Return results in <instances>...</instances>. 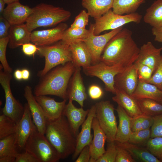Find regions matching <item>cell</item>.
I'll list each match as a JSON object with an SVG mask.
<instances>
[{
    "label": "cell",
    "instance_id": "6da1fadb",
    "mask_svg": "<svg viewBox=\"0 0 162 162\" xmlns=\"http://www.w3.org/2000/svg\"><path fill=\"white\" fill-rule=\"evenodd\" d=\"M140 50L133 38L132 32L127 28L122 29L108 42L100 61L108 65L125 69L135 63Z\"/></svg>",
    "mask_w": 162,
    "mask_h": 162
},
{
    "label": "cell",
    "instance_id": "7a4b0ae2",
    "mask_svg": "<svg viewBox=\"0 0 162 162\" xmlns=\"http://www.w3.org/2000/svg\"><path fill=\"white\" fill-rule=\"evenodd\" d=\"M76 68L69 62L52 69L40 78L34 89V96L51 95L67 100L68 83Z\"/></svg>",
    "mask_w": 162,
    "mask_h": 162
},
{
    "label": "cell",
    "instance_id": "3957f363",
    "mask_svg": "<svg viewBox=\"0 0 162 162\" xmlns=\"http://www.w3.org/2000/svg\"><path fill=\"white\" fill-rule=\"evenodd\" d=\"M46 137L60 155L61 159L73 154L76 146L74 135L66 117L62 115L54 120L46 119Z\"/></svg>",
    "mask_w": 162,
    "mask_h": 162
},
{
    "label": "cell",
    "instance_id": "277c9868",
    "mask_svg": "<svg viewBox=\"0 0 162 162\" xmlns=\"http://www.w3.org/2000/svg\"><path fill=\"white\" fill-rule=\"evenodd\" d=\"M32 8L26 22L31 32L38 27H52L64 22L71 16L69 11L45 3L39 4Z\"/></svg>",
    "mask_w": 162,
    "mask_h": 162
},
{
    "label": "cell",
    "instance_id": "5b68a950",
    "mask_svg": "<svg viewBox=\"0 0 162 162\" xmlns=\"http://www.w3.org/2000/svg\"><path fill=\"white\" fill-rule=\"evenodd\" d=\"M38 48V55L44 57L45 60L43 68L37 73V75L40 78L55 67L73 61L69 45L62 40L50 45Z\"/></svg>",
    "mask_w": 162,
    "mask_h": 162
},
{
    "label": "cell",
    "instance_id": "8992f818",
    "mask_svg": "<svg viewBox=\"0 0 162 162\" xmlns=\"http://www.w3.org/2000/svg\"><path fill=\"white\" fill-rule=\"evenodd\" d=\"M26 150L39 162H57L61 159L60 154L47 139L35 126L25 146Z\"/></svg>",
    "mask_w": 162,
    "mask_h": 162
},
{
    "label": "cell",
    "instance_id": "52a82bcc",
    "mask_svg": "<svg viewBox=\"0 0 162 162\" xmlns=\"http://www.w3.org/2000/svg\"><path fill=\"white\" fill-rule=\"evenodd\" d=\"M142 19V16L136 12L121 15L114 13L111 9L102 16L94 19V34L98 35L104 31L114 30L131 22L138 23Z\"/></svg>",
    "mask_w": 162,
    "mask_h": 162
},
{
    "label": "cell",
    "instance_id": "ba28073f",
    "mask_svg": "<svg viewBox=\"0 0 162 162\" xmlns=\"http://www.w3.org/2000/svg\"><path fill=\"white\" fill-rule=\"evenodd\" d=\"M0 70V83L5 97V105L2 109V114L17 124L23 116L24 106L13 95L10 86L12 78L11 73L2 69Z\"/></svg>",
    "mask_w": 162,
    "mask_h": 162
},
{
    "label": "cell",
    "instance_id": "9c48e42d",
    "mask_svg": "<svg viewBox=\"0 0 162 162\" xmlns=\"http://www.w3.org/2000/svg\"><path fill=\"white\" fill-rule=\"evenodd\" d=\"M95 117L105 133L107 142L114 141L117 126L113 105L108 100L101 101L95 105Z\"/></svg>",
    "mask_w": 162,
    "mask_h": 162
},
{
    "label": "cell",
    "instance_id": "30bf717a",
    "mask_svg": "<svg viewBox=\"0 0 162 162\" xmlns=\"http://www.w3.org/2000/svg\"><path fill=\"white\" fill-rule=\"evenodd\" d=\"M124 69L118 66L107 65L101 61L83 68L86 75L96 77L100 79L104 84L106 91L114 94L116 93L115 76Z\"/></svg>",
    "mask_w": 162,
    "mask_h": 162
},
{
    "label": "cell",
    "instance_id": "8fae6325",
    "mask_svg": "<svg viewBox=\"0 0 162 162\" xmlns=\"http://www.w3.org/2000/svg\"><path fill=\"white\" fill-rule=\"evenodd\" d=\"M89 28L90 32L89 35L82 41L90 53L92 58V64H94L100 61V56L108 42L123 28L122 27L103 34L96 35L94 34V24H90Z\"/></svg>",
    "mask_w": 162,
    "mask_h": 162
},
{
    "label": "cell",
    "instance_id": "7c38bea8",
    "mask_svg": "<svg viewBox=\"0 0 162 162\" xmlns=\"http://www.w3.org/2000/svg\"><path fill=\"white\" fill-rule=\"evenodd\" d=\"M68 27L67 24L62 22L52 28L34 31L31 32V42L38 46L52 44L62 40Z\"/></svg>",
    "mask_w": 162,
    "mask_h": 162
},
{
    "label": "cell",
    "instance_id": "4fadbf2b",
    "mask_svg": "<svg viewBox=\"0 0 162 162\" xmlns=\"http://www.w3.org/2000/svg\"><path fill=\"white\" fill-rule=\"evenodd\" d=\"M139 81L138 68L135 63L119 72L114 78L115 88L132 95Z\"/></svg>",
    "mask_w": 162,
    "mask_h": 162
},
{
    "label": "cell",
    "instance_id": "5bb4252c",
    "mask_svg": "<svg viewBox=\"0 0 162 162\" xmlns=\"http://www.w3.org/2000/svg\"><path fill=\"white\" fill-rule=\"evenodd\" d=\"M23 116L17 124L15 133L16 145L17 150L24 151L25 144L35 126L28 106L26 103L24 105Z\"/></svg>",
    "mask_w": 162,
    "mask_h": 162
},
{
    "label": "cell",
    "instance_id": "9a60e30c",
    "mask_svg": "<svg viewBox=\"0 0 162 162\" xmlns=\"http://www.w3.org/2000/svg\"><path fill=\"white\" fill-rule=\"evenodd\" d=\"M96 108L92 105L86 119L82 125L81 129L76 137V146L75 151L72 155V159H76L83 148L86 146H89L92 141L93 135L91 134L92 121L95 116Z\"/></svg>",
    "mask_w": 162,
    "mask_h": 162
},
{
    "label": "cell",
    "instance_id": "2e32d148",
    "mask_svg": "<svg viewBox=\"0 0 162 162\" xmlns=\"http://www.w3.org/2000/svg\"><path fill=\"white\" fill-rule=\"evenodd\" d=\"M24 90V96L27 100L33 122L38 131L40 133L45 134L46 118L42 110L32 93L31 87L27 85L25 87Z\"/></svg>",
    "mask_w": 162,
    "mask_h": 162
},
{
    "label": "cell",
    "instance_id": "e0dca14e",
    "mask_svg": "<svg viewBox=\"0 0 162 162\" xmlns=\"http://www.w3.org/2000/svg\"><path fill=\"white\" fill-rule=\"evenodd\" d=\"M32 10V8L16 1L8 4L2 15L11 25L21 24L26 22Z\"/></svg>",
    "mask_w": 162,
    "mask_h": 162
},
{
    "label": "cell",
    "instance_id": "ac0fdd59",
    "mask_svg": "<svg viewBox=\"0 0 162 162\" xmlns=\"http://www.w3.org/2000/svg\"><path fill=\"white\" fill-rule=\"evenodd\" d=\"M35 98L41 107L46 119L54 120L63 114L67 100L57 102L53 98L46 95L35 96Z\"/></svg>",
    "mask_w": 162,
    "mask_h": 162
},
{
    "label": "cell",
    "instance_id": "d6986e66",
    "mask_svg": "<svg viewBox=\"0 0 162 162\" xmlns=\"http://www.w3.org/2000/svg\"><path fill=\"white\" fill-rule=\"evenodd\" d=\"M72 101L69 99V102L66 105L62 115L67 118L71 130L76 137L79 133V128L86 120L89 109L85 110L82 107H76Z\"/></svg>",
    "mask_w": 162,
    "mask_h": 162
},
{
    "label": "cell",
    "instance_id": "ffe728a7",
    "mask_svg": "<svg viewBox=\"0 0 162 162\" xmlns=\"http://www.w3.org/2000/svg\"><path fill=\"white\" fill-rule=\"evenodd\" d=\"M92 129L93 131V137L89 145L91 158L89 162H96L106 151L105 143L106 137L95 116L92 121Z\"/></svg>",
    "mask_w": 162,
    "mask_h": 162
},
{
    "label": "cell",
    "instance_id": "44dd1931",
    "mask_svg": "<svg viewBox=\"0 0 162 162\" xmlns=\"http://www.w3.org/2000/svg\"><path fill=\"white\" fill-rule=\"evenodd\" d=\"M162 50V47L156 48L151 42H148L140 48L138 56L135 63L148 66L154 72L161 60Z\"/></svg>",
    "mask_w": 162,
    "mask_h": 162
},
{
    "label": "cell",
    "instance_id": "7402d4cb",
    "mask_svg": "<svg viewBox=\"0 0 162 162\" xmlns=\"http://www.w3.org/2000/svg\"><path fill=\"white\" fill-rule=\"evenodd\" d=\"M81 68L76 67L72 75L70 87L68 90V98L76 101L82 107L87 95L81 73Z\"/></svg>",
    "mask_w": 162,
    "mask_h": 162
},
{
    "label": "cell",
    "instance_id": "603a6c76",
    "mask_svg": "<svg viewBox=\"0 0 162 162\" xmlns=\"http://www.w3.org/2000/svg\"><path fill=\"white\" fill-rule=\"evenodd\" d=\"M73 59L72 62L76 67H88L92 64L90 53L86 44L82 40H77L69 45Z\"/></svg>",
    "mask_w": 162,
    "mask_h": 162
},
{
    "label": "cell",
    "instance_id": "cb8c5ba5",
    "mask_svg": "<svg viewBox=\"0 0 162 162\" xmlns=\"http://www.w3.org/2000/svg\"><path fill=\"white\" fill-rule=\"evenodd\" d=\"M116 88L115 95L112 98L113 101L122 107L132 118L141 115L142 113L137 100L132 95Z\"/></svg>",
    "mask_w": 162,
    "mask_h": 162
},
{
    "label": "cell",
    "instance_id": "d4e9b609",
    "mask_svg": "<svg viewBox=\"0 0 162 162\" xmlns=\"http://www.w3.org/2000/svg\"><path fill=\"white\" fill-rule=\"evenodd\" d=\"M31 32L28 29L26 23L12 25L9 32V47L14 49L31 42Z\"/></svg>",
    "mask_w": 162,
    "mask_h": 162
},
{
    "label": "cell",
    "instance_id": "484cf974",
    "mask_svg": "<svg viewBox=\"0 0 162 162\" xmlns=\"http://www.w3.org/2000/svg\"><path fill=\"white\" fill-rule=\"evenodd\" d=\"M116 110L119 118V124L117 127L115 141L120 142L128 141L132 132L131 128L132 118L119 106Z\"/></svg>",
    "mask_w": 162,
    "mask_h": 162
},
{
    "label": "cell",
    "instance_id": "4316f807",
    "mask_svg": "<svg viewBox=\"0 0 162 162\" xmlns=\"http://www.w3.org/2000/svg\"><path fill=\"white\" fill-rule=\"evenodd\" d=\"M132 95L136 99L147 98L162 102V90L155 85L142 80H139Z\"/></svg>",
    "mask_w": 162,
    "mask_h": 162
},
{
    "label": "cell",
    "instance_id": "83f0119b",
    "mask_svg": "<svg viewBox=\"0 0 162 162\" xmlns=\"http://www.w3.org/2000/svg\"><path fill=\"white\" fill-rule=\"evenodd\" d=\"M115 142L126 149L135 160L143 162H161L145 147L133 144L128 141L120 142L115 141Z\"/></svg>",
    "mask_w": 162,
    "mask_h": 162
},
{
    "label": "cell",
    "instance_id": "f1b7e54d",
    "mask_svg": "<svg viewBox=\"0 0 162 162\" xmlns=\"http://www.w3.org/2000/svg\"><path fill=\"white\" fill-rule=\"evenodd\" d=\"M113 0H82V6L89 16L94 19L100 17L112 8Z\"/></svg>",
    "mask_w": 162,
    "mask_h": 162
},
{
    "label": "cell",
    "instance_id": "f546056e",
    "mask_svg": "<svg viewBox=\"0 0 162 162\" xmlns=\"http://www.w3.org/2000/svg\"><path fill=\"white\" fill-rule=\"evenodd\" d=\"M143 20L152 27L162 26V0H156L146 10Z\"/></svg>",
    "mask_w": 162,
    "mask_h": 162
},
{
    "label": "cell",
    "instance_id": "4dcf8cb0",
    "mask_svg": "<svg viewBox=\"0 0 162 162\" xmlns=\"http://www.w3.org/2000/svg\"><path fill=\"white\" fill-rule=\"evenodd\" d=\"M145 0H113L112 11L121 15L128 14L135 12Z\"/></svg>",
    "mask_w": 162,
    "mask_h": 162
},
{
    "label": "cell",
    "instance_id": "1f68e13d",
    "mask_svg": "<svg viewBox=\"0 0 162 162\" xmlns=\"http://www.w3.org/2000/svg\"><path fill=\"white\" fill-rule=\"evenodd\" d=\"M19 152L16 145L15 133L0 140V158L7 157L16 158Z\"/></svg>",
    "mask_w": 162,
    "mask_h": 162
},
{
    "label": "cell",
    "instance_id": "d6a6232c",
    "mask_svg": "<svg viewBox=\"0 0 162 162\" xmlns=\"http://www.w3.org/2000/svg\"><path fill=\"white\" fill-rule=\"evenodd\" d=\"M136 100L143 114L153 117L162 114V102L147 98Z\"/></svg>",
    "mask_w": 162,
    "mask_h": 162
},
{
    "label": "cell",
    "instance_id": "836d02e7",
    "mask_svg": "<svg viewBox=\"0 0 162 162\" xmlns=\"http://www.w3.org/2000/svg\"><path fill=\"white\" fill-rule=\"evenodd\" d=\"M90 32V28L75 29L70 27L68 28L64 31L61 40L69 45L71 43L77 40H83L89 35Z\"/></svg>",
    "mask_w": 162,
    "mask_h": 162
},
{
    "label": "cell",
    "instance_id": "e575fe53",
    "mask_svg": "<svg viewBox=\"0 0 162 162\" xmlns=\"http://www.w3.org/2000/svg\"><path fill=\"white\" fill-rule=\"evenodd\" d=\"M154 117L143 114L132 118L131 128L132 132L150 128L153 124Z\"/></svg>",
    "mask_w": 162,
    "mask_h": 162
},
{
    "label": "cell",
    "instance_id": "d590c367",
    "mask_svg": "<svg viewBox=\"0 0 162 162\" xmlns=\"http://www.w3.org/2000/svg\"><path fill=\"white\" fill-rule=\"evenodd\" d=\"M17 124L2 114L0 116V139L15 133Z\"/></svg>",
    "mask_w": 162,
    "mask_h": 162
},
{
    "label": "cell",
    "instance_id": "8d00e7d4",
    "mask_svg": "<svg viewBox=\"0 0 162 162\" xmlns=\"http://www.w3.org/2000/svg\"><path fill=\"white\" fill-rule=\"evenodd\" d=\"M151 137V130L150 128L132 132L128 142L133 144L145 147Z\"/></svg>",
    "mask_w": 162,
    "mask_h": 162
},
{
    "label": "cell",
    "instance_id": "74e56055",
    "mask_svg": "<svg viewBox=\"0 0 162 162\" xmlns=\"http://www.w3.org/2000/svg\"><path fill=\"white\" fill-rule=\"evenodd\" d=\"M145 147L152 154L162 162V137L150 138Z\"/></svg>",
    "mask_w": 162,
    "mask_h": 162
},
{
    "label": "cell",
    "instance_id": "f35d334b",
    "mask_svg": "<svg viewBox=\"0 0 162 162\" xmlns=\"http://www.w3.org/2000/svg\"><path fill=\"white\" fill-rule=\"evenodd\" d=\"M9 41V36L0 38V61L3 70L11 73L12 68L10 66L7 60L6 51Z\"/></svg>",
    "mask_w": 162,
    "mask_h": 162
},
{
    "label": "cell",
    "instance_id": "ab89813d",
    "mask_svg": "<svg viewBox=\"0 0 162 162\" xmlns=\"http://www.w3.org/2000/svg\"><path fill=\"white\" fill-rule=\"evenodd\" d=\"M106 150L96 162H115L117 154L115 141L107 142Z\"/></svg>",
    "mask_w": 162,
    "mask_h": 162
},
{
    "label": "cell",
    "instance_id": "60d3db41",
    "mask_svg": "<svg viewBox=\"0 0 162 162\" xmlns=\"http://www.w3.org/2000/svg\"><path fill=\"white\" fill-rule=\"evenodd\" d=\"M89 15L85 10H82L76 17L70 27L75 29H86L88 22Z\"/></svg>",
    "mask_w": 162,
    "mask_h": 162
},
{
    "label": "cell",
    "instance_id": "b9f144b4",
    "mask_svg": "<svg viewBox=\"0 0 162 162\" xmlns=\"http://www.w3.org/2000/svg\"><path fill=\"white\" fill-rule=\"evenodd\" d=\"M146 82L155 85L162 90V55L159 64L151 77Z\"/></svg>",
    "mask_w": 162,
    "mask_h": 162
},
{
    "label": "cell",
    "instance_id": "7bdbcfd3",
    "mask_svg": "<svg viewBox=\"0 0 162 162\" xmlns=\"http://www.w3.org/2000/svg\"><path fill=\"white\" fill-rule=\"evenodd\" d=\"M134 63L137 66L139 80L145 82L149 80L154 72L152 69L145 64Z\"/></svg>",
    "mask_w": 162,
    "mask_h": 162
},
{
    "label": "cell",
    "instance_id": "ee69618b",
    "mask_svg": "<svg viewBox=\"0 0 162 162\" xmlns=\"http://www.w3.org/2000/svg\"><path fill=\"white\" fill-rule=\"evenodd\" d=\"M116 144L117 154L115 162H135L136 160L125 149Z\"/></svg>",
    "mask_w": 162,
    "mask_h": 162
},
{
    "label": "cell",
    "instance_id": "f6af8a7d",
    "mask_svg": "<svg viewBox=\"0 0 162 162\" xmlns=\"http://www.w3.org/2000/svg\"><path fill=\"white\" fill-rule=\"evenodd\" d=\"M153 117L154 121L151 129V138L162 137V114Z\"/></svg>",
    "mask_w": 162,
    "mask_h": 162
},
{
    "label": "cell",
    "instance_id": "bcb514c9",
    "mask_svg": "<svg viewBox=\"0 0 162 162\" xmlns=\"http://www.w3.org/2000/svg\"><path fill=\"white\" fill-rule=\"evenodd\" d=\"M15 162H39V161L29 152L24 150L17 154L16 157Z\"/></svg>",
    "mask_w": 162,
    "mask_h": 162
},
{
    "label": "cell",
    "instance_id": "7dc6e473",
    "mask_svg": "<svg viewBox=\"0 0 162 162\" xmlns=\"http://www.w3.org/2000/svg\"><path fill=\"white\" fill-rule=\"evenodd\" d=\"M11 25L2 15L0 16V38L8 36Z\"/></svg>",
    "mask_w": 162,
    "mask_h": 162
},
{
    "label": "cell",
    "instance_id": "c3c4849f",
    "mask_svg": "<svg viewBox=\"0 0 162 162\" xmlns=\"http://www.w3.org/2000/svg\"><path fill=\"white\" fill-rule=\"evenodd\" d=\"M88 93L90 97L94 100L100 99L103 94V92L101 88L96 85H92L89 87Z\"/></svg>",
    "mask_w": 162,
    "mask_h": 162
},
{
    "label": "cell",
    "instance_id": "681fc988",
    "mask_svg": "<svg viewBox=\"0 0 162 162\" xmlns=\"http://www.w3.org/2000/svg\"><path fill=\"white\" fill-rule=\"evenodd\" d=\"M75 162H89L91 158L89 146H86L82 150Z\"/></svg>",
    "mask_w": 162,
    "mask_h": 162
},
{
    "label": "cell",
    "instance_id": "f907efd6",
    "mask_svg": "<svg viewBox=\"0 0 162 162\" xmlns=\"http://www.w3.org/2000/svg\"><path fill=\"white\" fill-rule=\"evenodd\" d=\"M38 48L36 45L30 43L25 44L22 45V50L23 53L28 56H34L37 52Z\"/></svg>",
    "mask_w": 162,
    "mask_h": 162
},
{
    "label": "cell",
    "instance_id": "816d5d0a",
    "mask_svg": "<svg viewBox=\"0 0 162 162\" xmlns=\"http://www.w3.org/2000/svg\"><path fill=\"white\" fill-rule=\"evenodd\" d=\"M152 33L154 36V40L162 43V26L158 27H152Z\"/></svg>",
    "mask_w": 162,
    "mask_h": 162
},
{
    "label": "cell",
    "instance_id": "f5cc1de1",
    "mask_svg": "<svg viewBox=\"0 0 162 162\" xmlns=\"http://www.w3.org/2000/svg\"><path fill=\"white\" fill-rule=\"evenodd\" d=\"M21 70L22 80H28L30 76V72L29 70L26 68L23 69Z\"/></svg>",
    "mask_w": 162,
    "mask_h": 162
},
{
    "label": "cell",
    "instance_id": "db71d44e",
    "mask_svg": "<svg viewBox=\"0 0 162 162\" xmlns=\"http://www.w3.org/2000/svg\"><path fill=\"white\" fill-rule=\"evenodd\" d=\"M14 76L15 78L17 80L20 81L22 79L21 70L17 69L16 70L14 73Z\"/></svg>",
    "mask_w": 162,
    "mask_h": 162
},
{
    "label": "cell",
    "instance_id": "11a10c76",
    "mask_svg": "<svg viewBox=\"0 0 162 162\" xmlns=\"http://www.w3.org/2000/svg\"><path fill=\"white\" fill-rule=\"evenodd\" d=\"M6 3L3 0H0V13L2 15L4 10V5Z\"/></svg>",
    "mask_w": 162,
    "mask_h": 162
},
{
    "label": "cell",
    "instance_id": "9f6ffc18",
    "mask_svg": "<svg viewBox=\"0 0 162 162\" xmlns=\"http://www.w3.org/2000/svg\"><path fill=\"white\" fill-rule=\"evenodd\" d=\"M20 0H3L6 4H7L14 2L19 1Z\"/></svg>",
    "mask_w": 162,
    "mask_h": 162
}]
</instances>
